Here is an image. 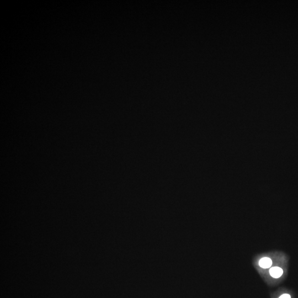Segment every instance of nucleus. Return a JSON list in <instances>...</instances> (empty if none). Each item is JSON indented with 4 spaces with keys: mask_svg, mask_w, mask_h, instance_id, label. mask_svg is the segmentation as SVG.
<instances>
[{
    "mask_svg": "<svg viewBox=\"0 0 298 298\" xmlns=\"http://www.w3.org/2000/svg\"><path fill=\"white\" fill-rule=\"evenodd\" d=\"M269 274L274 278H278L283 274V270L279 267H273L269 269Z\"/></svg>",
    "mask_w": 298,
    "mask_h": 298,
    "instance_id": "obj_1",
    "label": "nucleus"
},
{
    "mask_svg": "<svg viewBox=\"0 0 298 298\" xmlns=\"http://www.w3.org/2000/svg\"><path fill=\"white\" fill-rule=\"evenodd\" d=\"M272 265V261L268 257H263L259 261V266L264 269L270 268Z\"/></svg>",
    "mask_w": 298,
    "mask_h": 298,
    "instance_id": "obj_2",
    "label": "nucleus"
},
{
    "mask_svg": "<svg viewBox=\"0 0 298 298\" xmlns=\"http://www.w3.org/2000/svg\"><path fill=\"white\" fill-rule=\"evenodd\" d=\"M279 298H291V296L288 294H284L281 295Z\"/></svg>",
    "mask_w": 298,
    "mask_h": 298,
    "instance_id": "obj_3",
    "label": "nucleus"
}]
</instances>
